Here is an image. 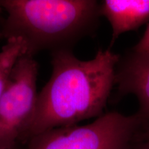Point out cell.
I'll return each mask as SVG.
<instances>
[{
    "label": "cell",
    "mask_w": 149,
    "mask_h": 149,
    "mask_svg": "<svg viewBox=\"0 0 149 149\" xmlns=\"http://www.w3.org/2000/svg\"><path fill=\"white\" fill-rule=\"evenodd\" d=\"M120 60L109 48L99 49L88 61L77 58L70 49L53 51L51 77L38 93L34 116L22 141L103 115Z\"/></svg>",
    "instance_id": "1"
},
{
    "label": "cell",
    "mask_w": 149,
    "mask_h": 149,
    "mask_svg": "<svg viewBox=\"0 0 149 149\" xmlns=\"http://www.w3.org/2000/svg\"><path fill=\"white\" fill-rule=\"evenodd\" d=\"M8 16L0 39L21 38L23 55L44 49H70L97 28L100 2L95 0H2ZM71 50V49H70Z\"/></svg>",
    "instance_id": "2"
},
{
    "label": "cell",
    "mask_w": 149,
    "mask_h": 149,
    "mask_svg": "<svg viewBox=\"0 0 149 149\" xmlns=\"http://www.w3.org/2000/svg\"><path fill=\"white\" fill-rule=\"evenodd\" d=\"M142 126L137 113H104L86 125L46 130L31 137L27 149H131Z\"/></svg>",
    "instance_id": "3"
},
{
    "label": "cell",
    "mask_w": 149,
    "mask_h": 149,
    "mask_svg": "<svg viewBox=\"0 0 149 149\" xmlns=\"http://www.w3.org/2000/svg\"><path fill=\"white\" fill-rule=\"evenodd\" d=\"M38 66L31 56L17 61L0 99V149H15L23 141L34 116Z\"/></svg>",
    "instance_id": "4"
},
{
    "label": "cell",
    "mask_w": 149,
    "mask_h": 149,
    "mask_svg": "<svg viewBox=\"0 0 149 149\" xmlns=\"http://www.w3.org/2000/svg\"><path fill=\"white\" fill-rule=\"evenodd\" d=\"M115 84L119 95H133L137 99V113L142 123L149 122V58L128 55L117 64Z\"/></svg>",
    "instance_id": "5"
},
{
    "label": "cell",
    "mask_w": 149,
    "mask_h": 149,
    "mask_svg": "<svg viewBox=\"0 0 149 149\" xmlns=\"http://www.w3.org/2000/svg\"><path fill=\"white\" fill-rule=\"evenodd\" d=\"M100 13L111 25V48L121 35L148 21L149 0H104L100 2Z\"/></svg>",
    "instance_id": "6"
},
{
    "label": "cell",
    "mask_w": 149,
    "mask_h": 149,
    "mask_svg": "<svg viewBox=\"0 0 149 149\" xmlns=\"http://www.w3.org/2000/svg\"><path fill=\"white\" fill-rule=\"evenodd\" d=\"M24 42L21 38L13 37L0 52V99L8 84L10 74L17 61L24 53Z\"/></svg>",
    "instance_id": "7"
},
{
    "label": "cell",
    "mask_w": 149,
    "mask_h": 149,
    "mask_svg": "<svg viewBox=\"0 0 149 149\" xmlns=\"http://www.w3.org/2000/svg\"><path fill=\"white\" fill-rule=\"evenodd\" d=\"M137 58H149V24L141 40L128 54Z\"/></svg>",
    "instance_id": "8"
},
{
    "label": "cell",
    "mask_w": 149,
    "mask_h": 149,
    "mask_svg": "<svg viewBox=\"0 0 149 149\" xmlns=\"http://www.w3.org/2000/svg\"><path fill=\"white\" fill-rule=\"evenodd\" d=\"M131 149H149V139H139L137 137Z\"/></svg>",
    "instance_id": "9"
},
{
    "label": "cell",
    "mask_w": 149,
    "mask_h": 149,
    "mask_svg": "<svg viewBox=\"0 0 149 149\" xmlns=\"http://www.w3.org/2000/svg\"><path fill=\"white\" fill-rule=\"evenodd\" d=\"M138 138L149 139V122L143 123L138 135Z\"/></svg>",
    "instance_id": "10"
},
{
    "label": "cell",
    "mask_w": 149,
    "mask_h": 149,
    "mask_svg": "<svg viewBox=\"0 0 149 149\" xmlns=\"http://www.w3.org/2000/svg\"><path fill=\"white\" fill-rule=\"evenodd\" d=\"M2 10H3V8H2V6H1V2H0V12H1V11H2Z\"/></svg>",
    "instance_id": "11"
}]
</instances>
